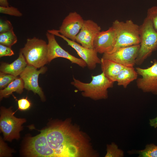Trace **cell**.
<instances>
[{
  "label": "cell",
  "mask_w": 157,
  "mask_h": 157,
  "mask_svg": "<svg viewBox=\"0 0 157 157\" xmlns=\"http://www.w3.org/2000/svg\"><path fill=\"white\" fill-rule=\"evenodd\" d=\"M128 153L130 154H137L138 157H157V145L153 143L147 144L143 149L132 150Z\"/></svg>",
  "instance_id": "19"
},
{
  "label": "cell",
  "mask_w": 157,
  "mask_h": 157,
  "mask_svg": "<svg viewBox=\"0 0 157 157\" xmlns=\"http://www.w3.org/2000/svg\"><path fill=\"white\" fill-rule=\"evenodd\" d=\"M101 30V27L93 21L84 20L83 25L76 37L75 42L84 47L94 48V39Z\"/></svg>",
  "instance_id": "13"
},
{
  "label": "cell",
  "mask_w": 157,
  "mask_h": 157,
  "mask_svg": "<svg viewBox=\"0 0 157 157\" xmlns=\"http://www.w3.org/2000/svg\"><path fill=\"white\" fill-rule=\"evenodd\" d=\"M100 64L102 72L108 78L114 82L116 81L120 72L125 66L114 61L102 58Z\"/></svg>",
  "instance_id": "16"
},
{
  "label": "cell",
  "mask_w": 157,
  "mask_h": 157,
  "mask_svg": "<svg viewBox=\"0 0 157 157\" xmlns=\"http://www.w3.org/2000/svg\"><path fill=\"white\" fill-rule=\"evenodd\" d=\"M47 32L59 37L65 40L67 44L74 49L81 58L85 62L89 69L93 70L96 67L97 64H100L101 59L98 57V53L94 48L84 47L76 42L60 34L56 30H48Z\"/></svg>",
  "instance_id": "8"
},
{
  "label": "cell",
  "mask_w": 157,
  "mask_h": 157,
  "mask_svg": "<svg viewBox=\"0 0 157 157\" xmlns=\"http://www.w3.org/2000/svg\"><path fill=\"white\" fill-rule=\"evenodd\" d=\"M0 13L18 17H20L22 15V13L17 8L13 6L5 7L0 6Z\"/></svg>",
  "instance_id": "23"
},
{
  "label": "cell",
  "mask_w": 157,
  "mask_h": 157,
  "mask_svg": "<svg viewBox=\"0 0 157 157\" xmlns=\"http://www.w3.org/2000/svg\"><path fill=\"white\" fill-rule=\"evenodd\" d=\"M24 88L23 80L20 77H18L9 84L5 88L0 90V99L3 98L8 97L14 92L21 94L23 92Z\"/></svg>",
  "instance_id": "18"
},
{
  "label": "cell",
  "mask_w": 157,
  "mask_h": 157,
  "mask_svg": "<svg viewBox=\"0 0 157 157\" xmlns=\"http://www.w3.org/2000/svg\"><path fill=\"white\" fill-rule=\"evenodd\" d=\"M147 17L151 21L154 29L157 31V6H153L149 8Z\"/></svg>",
  "instance_id": "24"
},
{
  "label": "cell",
  "mask_w": 157,
  "mask_h": 157,
  "mask_svg": "<svg viewBox=\"0 0 157 157\" xmlns=\"http://www.w3.org/2000/svg\"><path fill=\"white\" fill-rule=\"evenodd\" d=\"M20 51L28 65L38 68L49 63L47 44L42 39L35 37L28 38L24 47L20 49Z\"/></svg>",
  "instance_id": "3"
},
{
  "label": "cell",
  "mask_w": 157,
  "mask_h": 157,
  "mask_svg": "<svg viewBox=\"0 0 157 157\" xmlns=\"http://www.w3.org/2000/svg\"><path fill=\"white\" fill-rule=\"evenodd\" d=\"M112 26L115 30L116 42L110 52L120 47L140 44L139 26L132 20H127L124 22L115 20Z\"/></svg>",
  "instance_id": "4"
},
{
  "label": "cell",
  "mask_w": 157,
  "mask_h": 157,
  "mask_svg": "<svg viewBox=\"0 0 157 157\" xmlns=\"http://www.w3.org/2000/svg\"><path fill=\"white\" fill-rule=\"evenodd\" d=\"M0 6L5 7L9 6L8 0H0Z\"/></svg>",
  "instance_id": "29"
},
{
  "label": "cell",
  "mask_w": 157,
  "mask_h": 157,
  "mask_svg": "<svg viewBox=\"0 0 157 157\" xmlns=\"http://www.w3.org/2000/svg\"><path fill=\"white\" fill-rule=\"evenodd\" d=\"M90 83H85L73 78L71 84L78 90L82 95L94 100L105 99L108 97V90L112 88L114 82L108 78L102 72L97 75H92Z\"/></svg>",
  "instance_id": "2"
},
{
  "label": "cell",
  "mask_w": 157,
  "mask_h": 157,
  "mask_svg": "<svg viewBox=\"0 0 157 157\" xmlns=\"http://www.w3.org/2000/svg\"><path fill=\"white\" fill-rule=\"evenodd\" d=\"M48 41V58L49 63L56 58H63L69 60L82 68L87 66L85 62L81 58H77L63 49L56 41L55 35L48 32L46 33Z\"/></svg>",
  "instance_id": "11"
},
{
  "label": "cell",
  "mask_w": 157,
  "mask_h": 157,
  "mask_svg": "<svg viewBox=\"0 0 157 157\" xmlns=\"http://www.w3.org/2000/svg\"><path fill=\"white\" fill-rule=\"evenodd\" d=\"M14 113L11 108L7 109L1 107V108L0 130L4 139L10 141L19 138V132L23 128L22 125L26 122L24 118H18L15 117Z\"/></svg>",
  "instance_id": "6"
},
{
  "label": "cell",
  "mask_w": 157,
  "mask_h": 157,
  "mask_svg": "<svg viewBox=\"0 0 157 157\" xmlns=\"http://www.w3.org/2000/svg\"><path fill=\"white\" fill-rule=\"evenodd\" d=\"M140 47L135 64L140 65L157 49V31L147 17L139 26Z\"/></svg>",
  "instance_id": "5"
},
{
  "label": "cell",
  "mask_w": 157,
  "mask_h": 157,
  "mask_svg": "<svg viewBox=\"0 0 157 157\" xmlns=\"http://www.w3.org/2000/svg\"><path fill=\"white\" fill-rule=\"evenodd\" d=\"M13 30V27L11 22L8 20H0V33L6 32Z\"/></svg>",
  "instance_id": "26"
},
{
  "label": "cell",
  "mask_w": 157,
  "mask_h": 157,
  "mask_svg": "<svg viewBox=\"0 0 157 157\" xmlns=\"http://www.w3.org/2000/svg\"><path fill=\"white\" fill-rule=\"evenodd\" d=\"M14 51L11 48L0 44V57L11 56L14 55Z\"/></svg>",
  "instance_id": "27"
},
{
  "label": "cell",
  "mask_w": 157,
  "mask_h": 157,
  "mask_svg": "<svg viewBox=\"0 0 157 157\" xmlns=\"http://www.w3.org/2000/svg\"><path fill=\"white\" fill-rule=\"evenodd\" d=\"M18 78V76L0 72V90L5 88L9 84Z\"/></svg>",
  "instance_id": "22"
},
{
  "label": "cell",
  "mask_w": 157,
  "mask_h": 157,
  "mask_svg": "<svg viewBox=\"0 0 157 157\" xmlns=\"http://www.w3.org/2000/svg\"><path fill=\"white\" fill-rule=\"evenodd\" d=\"M27 65L24 56L20 51L18 58L10 64L1 62L0 71L3 73L17 76L20 75Z\"/></svg>",
  "instance_id": "15"
},
{
  "label": "cell",
  "mask_w": 157,
  "mask_h": 157,
  "mask_svg": "<svg viewBox=\"0 0 157 157\" xmlns=\"http://www.w3.org/2000/svg\"><path fill=\"white\" fill-rule=\"evenodd\" d=\"M133 67L125 66L121 70L116 81L118 85L126 88L130 83L137 79L138 74Z\"/></svg>",
  "instance_id": "17"
},
{
  "label": "cell",
  "mask_w": 157,
  "mask_h": 157,
  "mask_svg": "<svg viewBox=\"0 0 157 157\" xmlns=\"http://www.w3.org/2000/svg\"><path fill=\"white\" fill-rule=\"evenodd\" d=\"M140 47L139 44L120 47L110 52L103 54L102 58L114 61L125 66L133 67Z\"/></svg>",
  "instance_id": "9"
},
{
  "label": "cell",
  "mask_w": 157,
  "mask_h": 157,
  "mask_svg": "<svg viewBox=\"0 0 157 157\" xmlns=\"http://www.w3.org/2000/svg\"><path fill=\"white\" fill-rule=\"evenodd\" d=\"M18 109L21 111L27 110L30 108L31 104L27 97L23 98L17 100Z\"/></svg>",
  "instance_id": "25"
},
{
  "label": "cell",
  "mask_w": 157,
  "mask_h": 157,
  "mask_svg": "<svg viewBox=\"0 0 157 157\" xmlns=\"http://www.w3.org/2000/svg\"><path fill=\"white\" fill-rule=\"evenodd\" d=\"M84 21L82 16L76 12H70L63 20L59 29L57 31L65 37L75 41Z\"/></svg>",
  "instance_id": "12"
},
{
  "label": "cell",
  "mask_w": 157,
  "mask_h": 157,
  "mask_svg": "<svg viewBox=\"0 0 157 157\" xmlns=\"http://www.w3.org/2000/svg\"><path fill=\"white\" fill-rule=\"evenodd\" d=\"M152 65L147 68L136 67L138 75L141 77L137 79L138 88L144 92L157 95V60L154 59Z\"/></svg>",
  "instance_id": "7"
},
{
  "label": "cell",
  "mask_w": 157,
  "mask_h": 157,
  "mask_svg": "<svg viewBox=\"0 0 157 157\" xmlns=\"http://www.w3.org/2000/svg\"><path fill=\"white\" fill-rule=\"evenodd\" d=\"M124 156V151L119 149L115 143L107 145V153L105 157H123Z\"/></svg>",
  "instance_id": "21"
},
{
  "label": "cell",
  "mask_w": 157,
  "mask_h": 157,
  "mask_svg": "<svg viewBox=\"0 0 157 157\" xmlns=\"http://www.w3.org/2000/svg\"><path fill=\"white\" fill-rule=\"evenodd\" d=\"M116 42L115 31L111 26L106 31H100L95 37L94 48L98 53L104 54L111 51Z\"/></svg>",
  "instance_id": "14"
},
{
  "label": "cell",
  "mask_w": 157,
  "mask_h": 157,
  "mask_svg": "<svg viewBox=\"0 0 157 157\" xmlns=\"http://www.w3.org/2000/svg\"><path fill=\"white\" fill-rule=\"evenodd\" d=\"M149 124L151 127L157 128V117L155 118L149 119Z\"/></svg>",
  "instance_id": "28"
},
{
  "label": "cell",
  "mask_w": 157,
  "mask_h": 157,
  "mask_svg": "<svg viewBox=\"0 0 157 157\" xmlns=\"http://www.w3.org/2000/svg\"><path fill=\"white\" fill-rule=\"evenodd\" d=\"M36 68L27 65L20 75V77L23 80L24 88L31 91L34 93L38 94L43 101L45 98L42 89L39 85L38 79L40 74H44L47 70L46 67L43 66L39 70Z\"/></svg>",
  "instance_id": "10"
},
{
  "label": "cell",
  "mask_w": 157,
  "mask_h": 157,
  "mask_svg": "<svg viewBox=\"0 0 157 157\" xmlns=\"http://www.w3.org/2000/svg\"><path fill=\"white\" fill-rule=\"evenodd\" d=\"M27 140L24 153L28 157H90L89 142L68 121L57 122Z\"/></svg>",
  "instance_id": "1"
},
{
  "label": "cell",
  "mask_w": 157,
  "mask_h": 157,
  "mask_svg": "<svg viewBox=\"0 0 157 157\" xmlns=\"http://www.w3.org/2000/svg\"><path fill=\"white\" fill-rule=\"evenodd\" d=\"M17 41V37L13 30L0 33V44L11 47Z\"/></svg>",
  "instance_id": "20"
}]
</instances>
